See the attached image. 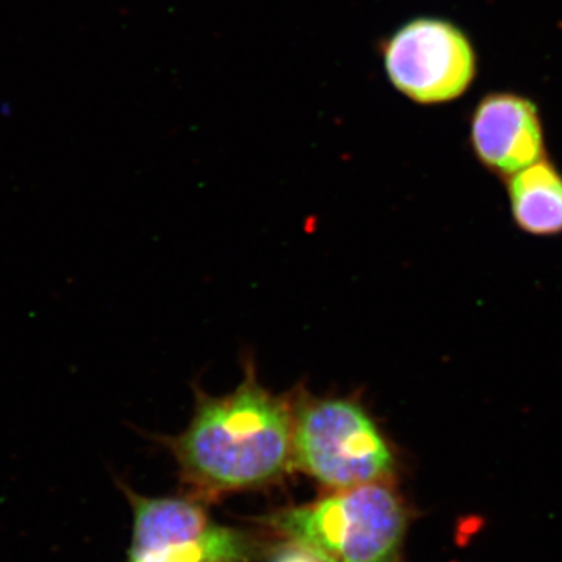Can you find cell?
I'll use <instances>...</instances> for the list:
<instances>
[{
    "mask_svg": "<svg viewBox=\"0 0 562 562\" xmlns=\"http://www.w3.org/2000/svg\"><path fill=\"white\" fill-rule=\"evenodd\" d=\"M294 408L246 361L241 383L225 395L195 390L187 430L172 439L184 473L209 490H244L279 479L292 461Z\"/></svg>",
    "mask_w": 562,
    "mask_h": 562,
    "instance_id": "obj_1",
    "label": "cell"
},
{
    "mask_svg": "<svg viewBox=\"0 0 562 562\" xmlns=\"http://www.w3.org/2000/svg\"><path fill=\"white\" fill-rule=\"evenodd\" d=\"M272 525L322 562H397L408 512L387 483H372L277 514Z\"/></svg>",
    "mask_w": 562,
    "mask_h": 562,
    "instance_id": "obj_2",
    "label": "cell"
},
{
    "mask_svg": "<svg viewBox=\"0 0 562 562\" xmlns=\"http://www.w3.org/2000/svg\"><path fill=\"white\" fill-rule=\"evenodd\" d=\"M292 408V462L317 482L341 491L394 475V450L361 398L303 391Z\"/></svg>",
    "mask_w": 562,
    "mask_h": 562,
    "instance_id": "obj_3",
    "label": "cell"
},
{
    "mask_svg": "<svg viewBox=\"0 0 562 562\" xmlns=\"http://www.w3.org/2000/svg\"><path fill=\"white\" fill-rule=\"evenodd\" d=\"M380 55L391 87L422 106L460 101L479 79L475 43L449 18L417 16L403 22L382 41Z\"/></svg>",
    "mask_w": 562,
    "mask_h": 562,
    "instance_id": "obj_4",
    "label": "cell"
},
{
    "mask_svg": "<svg viewBox=\"0 0 562 562\" xmlns=\"http://www.w3.org/2000/svg\"><path fill=\"white\" fill-rule=\"evenodd\" d=\"M468 140L475 160L503 180L549 157L539 103L519 91L483 94L469 116Z\"/></svg>",
    "mask_w": 562,
    "mask_h": 562,
    "instance_id": "obj_5",
    "label": "cell"
},
{
    "mask_svg": "<svg viewBox=\"0 0 562 562\" xmlns=\"http://www.w3.org/2000/svg\"><path fill=\"white\" fill-rule=\"evenodd\" d=\"M514 224L531 236L562 235V172L549 157L505 180Z\"/></svg>",
    "mask_w": 562,
    "mask_h": 562,
    "instance_id": "obj_6",
    "label": "cell"
},
{
    "mask_svg": "<svg viewBox=\"0 0 562 562\" xmlns=\"http://www.w3.org/2000/svg\"><path fill=\"white\" fill-rule=\"evenodd\" d=\"M206 514L180 498H136L132 554L194 541L209 530Z\"/></svg>",
    "mask_w": 562,
    "mask_h": 562,
    "instance_id": "obj_7",
    "label": "cell"
},
{
    "mask_svg": "<svg viewBox=\"0 0 562 562\" xmlns=\"http://www.w3.org/2000/svg\"><path fill=\"white\" fill-rule=\"evenodd\" d=\"M251 552L254 547L247 536L231 528L211 525L194 541L155 552L132 554L131 562H246Z\"/></svg>",
    "mask_w": 562,
    "mask_h": 562,
    "instance_id": "obj_8",
    "label": "cell"
},
{
    "mask_svg": "<svg viewBox=\"0 0 562 562\" xmlns=\"http://www.w3.org/2000/svg\"><path fill=\"white\" fill-rule=\"evenodd\" d=\"M273 562H322L319 558L313 553L306 552L302 547L294 546L291 549H284L283 552L277 554Z\"/></svg>",
    "mask_w": 562,
    "mask_h": 562,
    "instance_id": "obj_9",
    "label": "cell"
}]
</instances>
